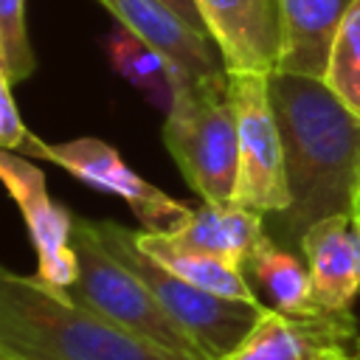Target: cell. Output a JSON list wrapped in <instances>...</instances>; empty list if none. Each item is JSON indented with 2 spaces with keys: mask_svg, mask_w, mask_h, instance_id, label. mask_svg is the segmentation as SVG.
Masks as SVG:
<instances>
[{
  "mask_svg": "<svg viewBox=\"0 0 360 360\" xmlns=\"http://www.w3.org/2000/svg\"><path fill=\"white\" fill-rule=\"evenodd\" d=\"M194 6L225 73L270 76L278 70V0H194Z\"/></svg>",
  "mask_w": 360,
  "mask_h": 360,
  "instance_id": "cell-10",
  "label": "cell"
},
{
  "mask_svg": "<svg viewBox=\"0 0 360 360\" xmlns=\"http://www.w3.org/2000/svg\"><path fill=\"white\" fill-rule=\"evenodd\" d=\"M112 20L149 42L172 70V90L177 84H191L205 76L222 73V59L208 34L188 25L163 0H96Z\"/></svg>",
  "mask_w": 360,
  "mask_h": 360,
  "instance_id": "cell-11",
  "label": "cell"
},
{
  "mask_svg": "<svg viewBox=\"0 0 360 360\" xmlns=\"http://www.w3.org/2000/svg\"><path fill=\"white\" fill-rule=\"evenodd\" d=\"M304 256L318 307L323 312H352L360 295V219L357 214H335L318 219L298 245Z\"/></svg>",
  "mask_w": 360,
  "mask_h": 360,
  "instance_id": "cell-12",
  "label": "cell"
},
{
  "mask_svg": "<svg viewBox=\"0 0 360 360\" xmlns=\"http://www.w3.org/2000/svg\"><path fill=\"white\" fill-rule=\"evenodd\" d=\"M360 329L352 312L295 318L264 307L256 326L222 360H357Z\"/></svg>",
  "mask_w": 360,
  "mask_h": 360,
  "instance_id": "cell-9",
  "label": "cell"
},
{
  "mask_svg": "<svg viewBox=\"0 0 360 360\" xmlns=\"http://www.w3.org/2000/svg\"><path fill=\"white\" fill-rule=\"evenodd\" d=\"M135 239L141 245L143 253H149L152 259H158L166 270H172L174 276H180L183 281L231 298V301H245V304H264L253 284L248 281L245 270L228 259L202 253V250H191V248H180L174 242H169L163 233H149V231H135Z\"/></svg>",
  "mask_w": 360,
  "mask_h": 360,
  "instance_id": "cell-16",
  "label": "cell"
},
{
  "mask_svg": "<svg viewBox=\"0 0 360 360\" xmlns=\"http://www.w3.org/2000/svg\"><path fill=\"white\" fill-rule=\"evenodd\" d=\"M42 160L56 163L59 169L70 172L76 180H82L90 188H98L104 194H112L129 205L135 219L141 222V231L149 233H172L177 231L186 217L191 214V205L169 197L163 188L143 180L138 172H132L115 146L98 141V138H76L62 143H45Z\"/></svg>",
  "mask_w": 360,
  "mask_h": 360,
  "instance_id": "cell-7",
  "label": "cell"
},
{
  "mask_svg": "<svg viewBox=\"0 0 360 360\" xmlns=\"http://www.w3.org/2000/svg\"><path fill=\"white\" fill-rule=\"evenodd\" d=\"M323 82L354 115H360V0L346 11L332 39Z\"/></svg>",
  "mask_w": 360,
  "mask_h": 360,
  "instance_id": "cell-18",
  "label": "cell"
},
{
  "mask_svg": "<svg viewBox=\"0 0 360 360\" xmlns=\"http://www.w3.org/2000/svg\"><path fill=\"white\" fill-rule=\"evenodd\" d=\"M0 37L6 48V73L11 84L25 82L37 68V56L28 37L25 0H0Z\"/></svg>",
  "mask_w": 360,
  "mask_h": 360,
  "instance_id": "cell-19",
  "label": "cell"
},
{
  "mask_svg": "<svg viewBox=\"0 0 360 360\" xmlns=\"http://www.w3.org/2000/svg\"><path fill=\"white\" fill-rule=\"evenodd\" d=\"M0 149L17 152L22 158H42L45 149V141H39L20 118L11 96V79L6 76V70H0Z\"/></svg>",
  "mask_w": 360,
  "mask_h": 360,
  "instance_id": "cell-20",
  "label": "cell"
},
{
  "mask_svg": "<svg viewBox=\"0 0 360 360\" xmlns=\"http://www.w3.org/2000/svg\"><path fill=\"white\" fill-rule=\"evenodd\" d=\"M73 248L79 259V276L68 295L76 304L132 335L166 360H202L191 338L169 318L149 287L104 248L93 231V222L79 214L73 219Z\"/></svg>",
  "mask_w": 360,
  "mask_h": 360,
  "instance_id": "cell-4",
  "label": "cell"
},
{
  "mask_svg": "<svg viewBox=\"0 0 360 360\" xmlns=\"http://www.w3.org/2000/svg\"><path fill=\"white\" fill-rule=\"evenodd\" d=\"M169 8H174L188 25H194L197 31H202L205 34V28H202V20H200V14H197V6H194V0H163Z\"/></svg>",
  "mask_w": 360,
  "mask_h": 360,
  "instance_id": "cell-21",
  "label": "cell"
},
{
  "mask_svg": "<svg viewBox=\"0 0 360 360\" xmlns=\"http://www.w3.org/2000/svg\"><path fill=\"white\" fill-rule=\"evenodd\" d=\"M0 360H166L68 292L0 264Z\"/></svg>",
  "mask_w": 360,
  "mask_h": 360,
  "instance_id": "cell-2",
  "label": "cell"
},
{
  "mask_svg": "<svg viewBox=\"0 0 360 360\" xmlns=\"http://www.w3.org/2000/svg\"><path fill=\"white\" fill-rule=\"evenodd\" d=\"M0 70H6V48H3V37H0ZM8 76V73H6Z\"/></svg>",
  "mask_w": 360,
  "mask_h": 360,
  "instance_id": "cell-22",
  "label": "cell"
},
{
  "mask_svg": "<svg viewBox=\"0 0 360 360\" xmlns=\"http://www.w3.org/2000/svg\"><path fill=\"white\" fill-rule=\"evenodd\" d=\"M354 214H357V219H360V194H357V211H354Z\"/></svg>",
  "mask_w": 360,
  "mask_h": 360,
  "instance_id": "cell-23",
  "label": "cell"
},
{
  "mask_svg": "<svg viewBox=\"0 0 360 360\" xmlns=\"http://www.w3.org/2000/svg\"><path fill=\"white\" fill-rule=\"evenodd\" d=\"M90 222L98 239L104 242V248L149 287V292L169 312V318L191 338L202 360L228 357L262 318L264 304H245L205 292L183 281L172 270H166L158 259L141 250L132 228L112 219H90Z\"/></svg>",
  "mask_w": 360,
  "mask_h": 360,
  "instance_id": "cell-5",
  "label": "cell"
},
{
  "mask_svg": "<svg viewBox=\"0 0 360 360\" xmlns=\"http://www.w3.org/2000/svg\"><path fill=\"white\" fill-rule=\"evenodd\" d=\"M107 56H110V65L132 87H138L152 104L169 110V104H172V70H169L166 59L149 42H143L138 34L118 25L107 39Z\"/></svg>",
  "mask_w": 360,
  "mask_h": 360,
  "instance_id": "cell-17",
  "label": "cell"
},
{
  "mask_svg": "<svg viewBox=\"0 0 360 360\" xmlns=\"http://www.w3.org/2000/svg\"><path fill=\"white\" fill-rule=\"evenodd\" d=\"M0 183L20 208L28 239L37 256V278L59 292H68L79 276V259L73 248L76 214L59 205L45 186V174L31 158L0 149Z\"/></svg>",
  "mask_w": 360,
  "mask_h": 360,
  "instance_id": "cell-8",
  "label": "cell"
},
{
  "mask_svg": "<svg viewBox=\"0 0 360 360\" xmlns=\"http://www.w3.org/2000/svg\"><path fill=\"white\" fill-rule=\"evenodd\" d=\"M357 360H360V354H357Z\"/></svg>",
  "mask_w": 360,
  "mask_h": 360,
  "instance_id": "cell-24",
  "label": "cell"
},
{
  "mask_svg": "<svg viewBox=\"0 0 360 360\" xmlns=\"http://www.w3.org/2000/svg\"><path fill=\"white\" fill-rule=\"evenodd\" d=\"M228 87L239 135V169L231 202L262 217L281 214L290 205V186L281 129L270 98V76L228 73Z\"/></svg>",
  "mask_w": 360,
  "mask_h": 360,
  "instance_id": "cell-6",
  "label": "cell"
},
{
  "mask_svg": "<svg viewBox=\"0 0 360 360\" xmlns=\"http://www.w3.org/2000/svg\"><path fill=\"white\" fill-rule=\"evenodd\" d=\"M242 270L253 284L256 295L259 292L264 295V307L295 318H309L323 312L318 307L312 276L304 256L278 245L270 233L256 245V250L248 256Z\"/></svg>",
  "mask_w": 360,
  "mask_h": 360,
  "instance_id": "cell-15",
  "label": "cell"
},
{
  "mask_svg": "<svg viewBox=\"0 0 360 360\" xmlns=\"http://www.w3.org/2000/svg\"><path fill=\"white\" fill-rule=\"evenodd\" d=\"M354 0H278V70L323 79L332 39Z\"/></svg>",
  "mask_w": 360,
  "mask_h": 360,
  "instance_id": "cell-13",
  "label": "cell"
},
{
  "mask_svg": "<svg viewBox=\"0 0 360 360\" xmlns=\"http://www.w3.org/2000/svg\"><path fill=\"white\" fill-rule=\"evenodd\" d=\"M163 236L180 248L202 250L245 267L248 256L267 236V228L264 217L256 211L239 208L233 202H200L177 231Z\"/></svg>",
  "mask_w": 360,
  "mask_h": 360,
  "instance_id": "cell-14",
  "label": "cell"
},
{
  "mask_svg": "<svg viewBox=\"0 0 360 360\" xmlns=\"http://www.w3.org/2000/svg\"><path fill=\"white\" fill-rule=\"evenodd\" d=\"M270 98L284 143L290 205L264 217V228L298 253L301 236L318 219L357 211L360 115L323 79L301 73H270Z\"/></svg>",
  "mask_w": 360,
  "mask_h": 360,
  "instance_id": "cell-1",
  "label": "cell"
},
{
  "mask_svg": "<svg viewBox=\"0 0 360 360\" xmlns=\"http://www.w3.org/2000/svg\"><path fill=\"white\" fill-rule=\"evenodd\" d=\"M160 135L183 180L202 202L233 200L239 135L225 70L177 84Z\"/></svg>",
  "mask_w": 360,
  "mask_h": 360,
  "instance_id": "cell-3",
  "label": "cell"
}]
</instances>
